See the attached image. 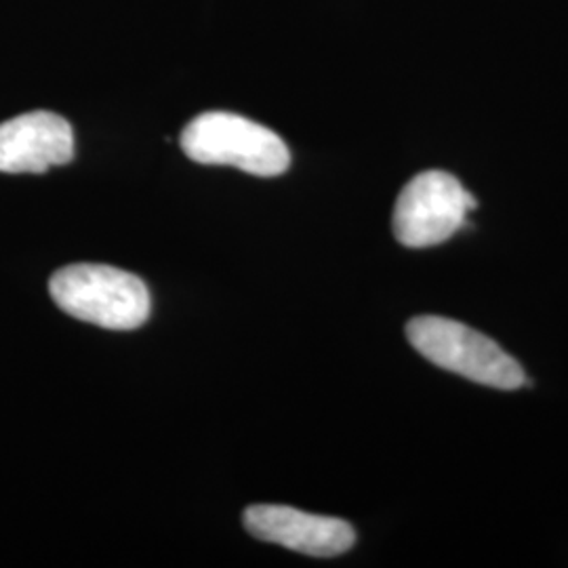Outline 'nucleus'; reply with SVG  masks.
<instances>
[{
  "label": "nucleus",
  "instance_id": "nucleus-1",
  "mask_svg": "<svg viewBox=\"0 0 568 568\" xmlns=\"http://www.w3.org/2000/svg\"><path fill=\"white\" fill-rule=\"evenodd\" d=\"M49 293L61 312L110 331L140 328L152 307L142 278L112 265L61 267L49 281Z\"/></svg>",
  "mask_w": 568,
  "mask_h": 568
},
{
  "label": "nucleus",
  "instance_id": "nucleus-2",
  "mask_svg": "<svg viewBox=\"0 0 568 568\" xmlns=\"http://www.w3.org/2000/svg\"><path fill=\"white\" fill-rule=\"evenodd\" d=\"M182 150L194 163L227 164L248 175L276 178L291 164L281 135L232 112H204L183 129Z\"/></svg>",
  "mask_w": 568,
  "mask_h": 568
},
{
  "label": "nucleus",
  "instance_id": "nucleus-3",
  "mask_svg": "<svg viewBox=\"0 0 568 568\" xmlns=\"http://www.w3.org/2000/svg\"><path fill=\"white\" fill-rule=\"evenodd\" d=\"M410 345L432 365L497 389L527 384L525 371L490 337L443 316H419L406 325Z\"/></svg>",
  "mask_w": 568,
  "mask_h": 568
},
{
  "label": "nucleus",
  "instance_id": "nucleus-4",
  "mask_svg": "<svg viewBox=\"0 0 568 568\" xmlns=\"http://www.w3.org/2000/svg\"><path fill=\"white\" fill-rule=\"evenodd\" d=\"M476 199L457 178L445 171H426L406 183L394 206V236L408 248L445 243L466 225Z\"/></svg>",
  "mask_w": 568,
  "mask_h": 568
},
{
  "label": "nucleus",
  "instance_id": "nucleus-5",
  "mask_svg": "<svg viewBox=\"0 0 568 568\" xmlns=\"http://www.w3.org/2000/svg\"><path fill=\"white\" fill-rule=\"evenodd\" d=\"M243 520L253 537L316 558L342 556L356 541L354 528L345 520L286 506H251Z\"/></svg>",
  "mask_w": 568,
  "mask_h": 568
},
{
  "label": "nucleus",
  "instance_id": "nucleus-6",
  "mask_svg": "<svg viewBox=\"0 0 568 568\" xmlns=\"http://www.w3.org/2000/svg\"><path fill=\"white\" fill-rule=\"evenodd\" d=\"M74 159V131L53 112H28L0 124V173H44Z\"/></svg>",
  "mask_w": 568,
  "mask_h": 568
}]
</instances>
